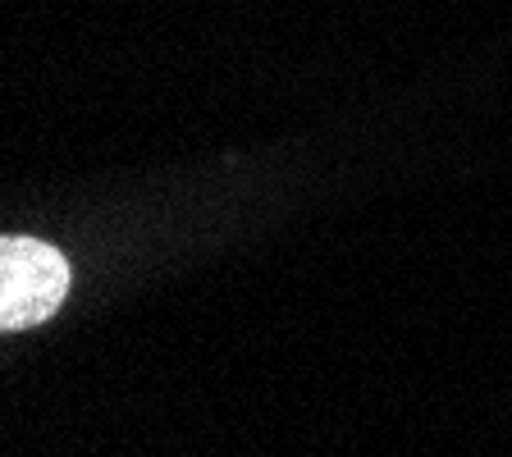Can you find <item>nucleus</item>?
Here are the masks:
<instances>
[{
  "label": "nucleus",
  "mask_w": 512,
  "mask_h": 457,
  "mask_svg": "<svg viewBox=\"0 0 512 457\" xmlns=\"http://www.w3.org/2000/svg\"><path fill=\"white\" fill-rule=\"evenodd\" d=\"M69 293V261L37 238H0V330H28L55 316Z\"/></svg>",
  "instance_id": "1"
}]
</instances>
